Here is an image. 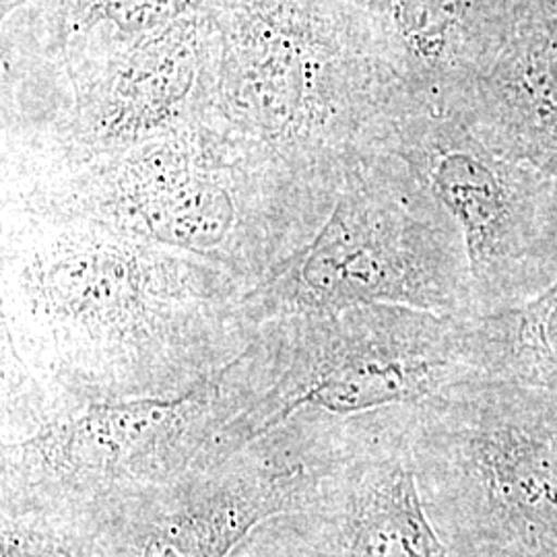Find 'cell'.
I'll use <instances>...</instances> for the list:
<instances>
[{"instance_id": "6da1fadb", "label": "cell", "mask_w": 557, "mask_h": 557, "mask_svg": "<svg viewBox=\"0 0 557 557\" xmlns=\"http://www.w3.org/2000/svg\"><path fill=\"white\" fill-rule=\"evenodd\" d=\"M250 287L116 232L2 209V359L57 413L178 397L250 347Z\"/></svg>"}, {"instance_id": "7a4b0ae2", "label": "cell", "mask_w": 557, "mask_h": 557, "mask_svg": "<svg viewBox=\"0 0 557 557\" xmlns=\"http://www.w3.org/2000/svg\"><path fill=\"white\" fill-rule=\"evenodd\" d=\"M341 176L304 170L207 114L114 156L2 176V209L149 242L255 289L319 234Z\"/></svg>"}, {"instance_id": "3957f363", "label": "cell", "mask_w": 557, "mask_h": 557, "mask_svg": "<svg viewBox=\"0 0 557 557\" xmlns=\"http://www.w3.org/2000/svg\"><path fill=\"white\" fill-rule=\"evenodd\" d=\"M487 374L478 317L356 306L267 320L221 370L234 405L209 460L220 465L283 425H331L413 409Z\"/></svg>"}, {"instance_id": "277c9868", "label": "cell", "mask_w": 557, "mask_h": 557, "mask_svg": "<svg viewBox=\"0 0 557 557\" xmlns=\"http://www.w3.org/2000/svg\"><path fill=\"white\" fill-rule=\"evenodd\" d=\"M211 110L304 170L341 174L400 108L341 0H211Z\"/></svg>"}, {"instance_id": "5b68a950", "label": "cell", "mask_w": 557, "mask_h": 557, "mask_svg": "<svg viewBox=\"0 0 557 557\" xmlns=\"http://www.w3.org/2000/svg\"><path fill=\"white\" fill-rule=\"evenodd\" d=\"M409 438L450 557H557V393L479 374L411 409Z\"/></svg>"}, {"instance_id": "8992f818", "label": "cell", "mask_w": 557, "mask_h": 557, "mask_svg": "<svg viewBox=\"0 0 557 557\" xmlns=\"http://www.w3.org/2000/svg\"><path fill=\"white\" fill-rule=\"evenodd\" d=\"M372 304L475 317L469 260L455 221L386 149H363L347 161L319 234L248 294L257 326Z\"/></svg>"}, {"instance_id": "52a82bcc", "label": "cell", "mask_w": 557, "mask_h": 557, "mask_svg": "<svg viewBox=\"0 0 557 557\" xmlns=\"http://www.w3.org/2000/svg\"><path fill=\"white\" fill-rule=\"evenodd\" d=\"M230 419L220 374L178 397L64 411L25 438L2 442L0 510L98 515L207 467Z\"/></svg>"}, {"instance_id": "ba28073f", "label": "cell", "mask_w": 557, "mask_h": 557, "mask_svg": "<svg viewBox=\"0 0 557 557\" xmlns=\"http://www.w3.org/2000/svg\"><path fill=\"white\" fill-rule=\"evenodd\" d=\"M380 149L405 161L455 221L469 260L475 317L515 308L556 275L543 220V184L508 160L458 108H405Z\"/></svg>"}, {"instance_id": "9c48e42d", "label": "cell", "mask_w": 557, "mask_h": 557, "mask_svg": "<svg viewBox=\"0 0 557 557\" xmlns=\"http://www.w3.org/2000/svg\"><path fill=\"white\" fill-rule=\"evenodd\" d=\"M409 425L411 409H400L322 428L283 517L314 556L450 557L423 502Z\"/></svg>"}, {"instance_id": "30bf717a", "label": "cell", "mask_w": 557, "mask_h": 557, "mask_svg": "<svg viewBox=\"0 0 557 557\" xmlns=\"http://www.w3.org/2000/svg\"><path fill=\"white\" fill-rule=\"evenodd\" d=\"M213 21H178L106 66L38 139L2 149V176L75 165L133 149L211 110Z\"/></svg>"}, {"instance_id": "8fae6325", "label": "cell", "mask_w": 557, "mask_h": 557, "mask_svg": "<svg viewBox=\"0 0 557 557\" xmlns=\"http://www.w3.org/2000/svg\"><path fill=\"white\" fill-rule=\"evenodd\" d=\"M211 0H0L2 147L48 131L83 85Z\"/></svg>"}, {"instance_id": "7c38bea8", "label": "cell", "mask_w": 557, "mask_h": 557, "mask_svg": "<svg viewBox=\"0 0 557 557\" xmlns=\"http://www.w3.org/2000/svg\"><path fill=\"white\" fill-rule=\"evenodd\" d=\"M304 481V465L252 444L106 506L101 543L108 557H230L259 524L294 512Z\"/></svg>"}, {"instance_id": "4fadbf2b", "label": "cell", "mask_w": 557, "mask_h": 557, "mask_svg": "<svg viewBox=\"0 0 557 557\" xmlns=\"http://www.w3.org/2000/svg\"><path fill=\"white\" fill-rule=\"evenodd\" d=\"M341 2L400 100L457 108L458 91L478 66L483 0Z\"/></svg>"}, {"instance_id": "5bb4252c", "label": "cell", "mask_w": 557, "mask_h": 557, "mask_svg": "<svg viewBox=\"0 0 557 557\" xmlns=\"http://www.w3.org/2000/svg\"><path fill=\"white\" fill-rule=\"evenodd\" d=\"M485 119L471 120L490 128L481 135L508 160L533 168L543 176L557 174V41H522L508 59L479 83Z\"/></svg>"}, {"instance_id": "9a60e30c", "label": "cell", "mask_w": 557, "mask_h": 557, "mask_svg": "<svg viewBox=\"0 0 557 557\" xmlns=\"http://www.w3.org/2000/svg\"><path fill=\"white\" fill-rule=\"evenodd\" d=\"M478 319L487 374L557 393V264L552 283L535 298Z\"/></svg>"}, {"instance_id": "2e32d148", "label": "cell", "mask_w": 557, "mask_h": 557, "mask_svg": "<svg viewBox=\"0 0 557 557\" xmlns=\"http://www.w3.org/2000/svg\"><path fill=\"white\" fill-rule=\"evenodd\" d=\"M0 557H108L98 518L71 510L2 512Z\"/></svg>"}, {"instance_id": "e0dca14e", "label": "cell", "mask_w": 557, "mask_h": 557, "mask_svg": "<svg viewBox=\"0 0 557 557\" xmlns=\"http://www.w3.org/2000/svg\"><path fill=\"white\" fill-rule=\"evenodd\" d=\"M539 13V23L547 32V38L557 41V0H533Z\"/></svg>"}]
</instances>
